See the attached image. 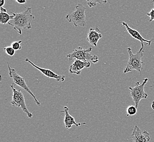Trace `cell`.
<instances>
[{"instance_id":"cell-1","label":"cell","mask_w":154,"mask_h":142,"mask_svg":"<svg viewBox=\"0 0 154 142\" xmlns=\"http://www.w3.org/2000/svg\"><path fill=\"white\" fill-rule=\"evenodd\" d=\"M31 8L28 7L23 12L15 13L11 12L14 18L9 22V25L13 27V29L19 34L22 35V29H31L32 26L31 23L35 19L31 12Z\"/></svg>"},{"instance_id":"cell-2","label":"cell","mask_w":154,"mask_h":142,"mask_svg":"<svg viewBox=\"0 0 154 142\" xmlns=\"http://www.w3.org/2000/svg\"><path fill=\"white\" fill-rule=\"evenodd\" d=\"M127 50L129 55V59L124 73H127L134 70L140 73L142 71V64L143 63L142 59L144 53V44H142V47L140 48L139 51L135 54L132 53L131 48H128Z\"/></svg>"},{"instance_id":"cell-3","label":"cell","mask_w":154,"mask_h":142,"mask_svg":"<svg viewBox=\"0 0 154 142\" xmlns=\"http://www.w3.org/2000/svg\"><path fill=\"white\" fill-rule=\"evenodd\" d=\"M92 51V48L85 49L79 47L74 49L72 53L67 55V57L70 61L74 60H79L84 62H92L94 63H96L99 61L98 57L97 55H92L91 54Z\"/></svg>"},{"instance_id":"cell-4","label":"cell","mask_w":154,"mask_h":142,"mask_svg":"<svg viewBox=\"0 0 154 142\" xmlns=\"http://www.w3.org/2000/svg\"><path fill=\"white\" fill-rule=\"evenodd\" d=\"M85 11L86 8L82 4L79 3L73 12L67 15L66 19L73 23L75 27H85L86 25Z\"/></svg>"},{"instance_id":"cell-5","label":"cell","mask_w":154,"mask_h":142,"mask_svg":"<svg viewBox=\"0 0 154 142\" xmlns=\"http://www.w3.org/2000/svg\"><path fill=\"white\" fill-rule=\"evenodd\" d=\"M148 80V78H145L143 79L142 84L137 82L135 83L134 88L130 87L128 88L130 91L131 97L132 98L137 108H138L139 103L142 99H146L148 97V94L144 90V87Z\"/></svg>"},{"instance_id":"cell-6","label":"cell","mask_w":154,"mask_h":142,"mask_svg":"<svg viewBox=\"0 0 154 142\" xmlns=\"http://www.w3.org/2000/svg\"><path fill=\"white\" fill-rule=\"evenodd\" d=\"M13 90L12 100L11 103L14 106H17L20 108L21 110L24 112L29 118H32L33 117L32 113L30 112L27 108L26 104L25 103V97L23 92L20 90L15 89L14 84H12L11 85Z\"/></svg>"},{"instance_id":"cell-7","label":"cell","mask_w":154,"mask_h":142,"mask_svg":"<svg viewBox=\"0 0 154 142\" xmlns=\"http://www.w3.org/2000/svg\"><path fill=\"white\" fill-rule=\"evenodd\" d=\"M7 63H8V69H9V76L13 79V80L14 81V82L15 84L17 85L18 86H20L22 89H24V90H25L30 95H31L33 98L34 99V100L35 101L36 104L38 106H41V102L37 100V98H36L35 95L33 94V93L31 91V90H30V88L27 85L26 83L24 78L21 77L20 76H19L17 73L15 69L11 68L9 66L8 62H7Z\"/></svg>"},{"instance_id":"cell-8","label":"cell","mask_w":154,"mask_h":142,"mask_svg":"<svg viewBox=\"0 0 154 142\" xmlns=\"http://www.w3.org/2000/svg\"><path fill=\"white\" fill-rule=\"evenodd\" d=\"M128 140L130 142H149L150 140V133L147 131H142L136 125Z\"/></svg>"},{"instance_id":"cell-9","label":"cell","mask_w":154,"mask_h":142,"mask_svg":"<svg viewBox=\"0 0 154 142\" xmlns=\"http://www.w3.org/2000/svg\"><path fill=\"white\" fill-rule=\"evenodd\" d=\"M25 61L29 62L31 65H32L35 68L40 71L42 74L45 75V77L49 78H51V79H54L57 80V82H63L65 80V76L64 75H61V76L58 75L57 73H55V72H54L53 71H51L50 69L39 67L38 66L36 65L35 63H33L32 61H31L30 59H28V58H26L25 59Z\"/></svg>"},{"instance_id":"cell-10","label":"cell","mask_w":154,"mask_h":142,"mask_svg":"<svg viewBox=\"0 0 154 142\" xmlns=\"http://www.w3.org/2000/svg\"><path fill=\"white\" fill-rule=\"evenodd\" d=\"M90 62H84L79 60H74V62L69 67V72L71 74L80 75L84 68H90Z\"/></svg>"},{"instance_id":"cell-11","label":"cell","mask_w":154,"mask_h":142,"mask_svg":"<svg viewBox=\"0 0 154 142\" xmlns=\"http://www.w3.org/2000/svg\"><path fill=\"white\" fill-rule=\"evenodd\" d=\"M102 35L98 27L91 28L88 35L87 40L90 45L97 47L98 42L99 41L100 39H102Z\"/></svg>"},{"instance_id":"cell-12","label":"cell","mask_w":154,"mask_h":142,"mask_svg":"<svg viewBox=\"0 0 154 142\" xmlns=\"http://www.w3.org/2000/svg\"><path fill=\"white\" fill-rule=\"evenodd\" d=\"M62 113H65V118H64V123H65V126L66 128V129L69 130L71 128L73 125H75L77 127H79L82 125H85L86 123H77L75 120V119L70 115L69 113V108L67 106H65L64 107V110L61 112Z\"/></svg>"},{"instance_id":"cell-13","label":"cell","mask_w":154,"mask_h":142,"mask_svg":"<svg viewBox=\"0 0 154 142\" xmlns=\"http://www.w3.org/2000/svg\"><path fill=\"white\" fill-rule=\"evenodd\" d=\"M121 24H122V26H124L126 27V30L128 31V33L134 39H136L137 40L139 41L141 43V45L142 44H144V43H146L148 46H150L151 45V42L153 40L148 41V40H146L145 39H144L143 37L139 33V32H138L136 30H134L133 29L131 28L130 27L128 26V25L126 23H125V22H122V23H121Z\"/></svg>"},{"instance_id":"cell-14","label":"cell","mask_w":154,"mask_h":142,"mask_svg":"<svg viewBox=\"0 0 154 142\" xmlns=\"http://www.w3.org/2000/svg\"><path fill=\"white\" fill-rule=\"evenodd\" d=\"M14 18V15L12 13L10 15L7 12L1 11L0 13V22L2 24H7L9 23V21Z\"/></svg>"},{"instance_id":"cell-15","label":"cell","mask_w":154,"mask_h":142,"mask_svg":"<svg viewBox=\"0 0 154 142\" xmlns=\"http://www.w3.org/2000/svg\"><path fill=\"white\" fill-rule=\"evenodd\" d=\"M87 4L89 7H95L97 3L99 4H106L107 3V0H86Z\"/></svg>"},{"instance_id":"cell-16","label":"cell","mask_w":154,"mask_h":142,"mask_svg":"<svg viewBox=\"0 0 154 142\" xmlns=\"http://www.w3.org/2000/svg\"><path fill=\"white\" fill-rule=\"evenodd\" d=\"M137 110L138 108H137L136 106H130L128 107L127 110H126V112H127V116H134L137 113Z\"/></svg>"},{"instance_id":"cell-17","label":"cell","mask_w":154,"mask_h":142,"mask_svg":"<svg viewBox=\"0 0 154 142\" xmlns=\"http://www.w3.org/2000/svg\"><path fill=\"white\" fill-rule=\"evenodd\" d=\"M3 50L8 55L10 56H14L15 55V51L11 46L4 48Z\"/></svg>"},{"instance_id":"cell-18","label":"cell","mask_w":154,"mask_h":142,"mask_svg":"<svg viewBox=\"0 0 154 142\" xmlns=\"http://www.w3.org/2000/svg\"><path fill=\"white\" fill-rule=\"evenodd\" d=\"M22 41H19L13 42L11 44V47H12L15 51H20L21 49V44L22 43Z\"/></svg>"},{"instance_id":"cell-19","label":"cell","mask_w":154,"mask_h":142,"mask_svg":"<svg viewBox=\"0 0 154 142\" xmlns=\"http://www.w3.org/2000/svg\"><path fill=\"white\" fill-rule=\"evenodd\" d=\"M146 14L150 17V20H149L150 22L154 21V9H151L150 12H149V13H147Z\"/></svg>"},{"instance_id":"cell-20","label":"cell","mask_w":154,"mask_h":142,"mask_svg":"<svg viewBox=\"0 0 154 142\" xmlns=\"http://www.w3.org/2000/svg\"><path fill=\"white\" fill-rule=\"evenodd\" d=\"M16 2L21 4V5H24L26 3V0H15Z\"/></svg>"},{"instance_id":"cell-21","label":"cell","mask_w":154,"mask_h":142,"mask_svg":"<svg viewBox=\"0 0 154 142\" xmlns=\"http://www.w3.org/2000/svg\"><path fill=\"white\" fill-rule=\"evenodd\" d=\"M5 4V0H0V6L1 7H3Z\"/></svg>"},{"instance_id":"cell-22","label":"cell","mask_w":154,"mask_h":142,"mask_svg":"<svg viewBox=\"0 0 154 142\" xmlns=\"http://www.w3.org/2000/svg\"><path fill=\"white\" fill-rule=\"evenodd\" d=\"M150 88H152V87H154V85L153 86H149ZM151 108H152V110H154V100L152 101V103H151Z\"/></svg>"},{"instance_id":"cell-23","label":"cell","mask_w":154,"mask_h":142,"mask_svg":"<svg viewBox=\"0 0 154 142\" xmlns=\"http://www.w3.org/2000/svg\"><path fill=\"white\" fill-rule=\"evenodd\" d=\"M152 2H153V3H154V0H153V1H152Z\"/></svg>"}]
</instances>
